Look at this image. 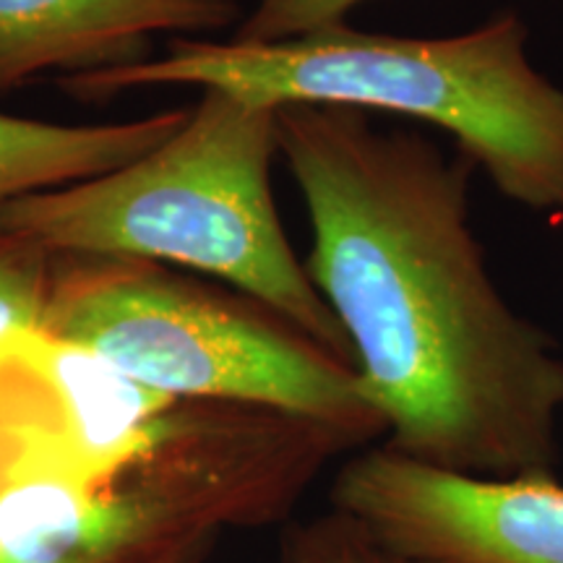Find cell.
Masks as SVG:
<instances>
[{
  "label": "cell",
  "instance_id": "cell-6",
  "mask_svg": "<svg viewBox=\"0 0 563 563\" xmlns=\"http://www.w3.org/2000/svg\"><path fill=\"white\" fill-rule=\"evenodd\" d=\"M238 16V0H0V91L131 66L157 34L220 32Z\"/></svg>",
  "mask_w": 563,
  "mask_h": 563
},
{
  "label": "cell",
  "instance_id": "cell-2",
  "mask_svg": "<svg viewBox=\"0 0 563 563\" xmlns=\"http://www.w3.org/2000/svg\"><path fill=\"white\" fill-rule=\"evenodd\" d=\"M58 84L79 102L199 87L266 108L394 112L452 133L511 201L563 211V91L530 63L517 13L433 40L361 32L344 21L274 42L173 37L157 58Z\"/></svg>",
  "mask_w": 563,
  "mask_h": 563
},
{
  "label": "cell",
  "instance_id": "cell-5",
  "mask_svg": "<svg viewBox=\"0 0 563 563\" xmlns=\"http://www.w3.org/2000/svg\"><path fill=\"white\" fill-rule=\"evenodd\" d=\"M332 509L410 559L563 563V485L555 475L470 477L376 446L342 464Z\"/></svg>",
  "mask_w": 563,
  "mask_h": 563
},
{
  "label": "cell",
  "instance_id": "cell-4",
  "mask_svg": "<svg viewBox=\"0 0 563 563\" xmlns=\"http://www.w3.org/2000/svg\"><path fill=\"white\" fill-rule=\"evenodd\" d=\"M45 332L175 402L274 407L386 435L355 365L249 295L159 264L53 256Z\"/></svg>",
  "mask_w": 563,
  "mask_h": 563
},
{
  "label": "cell",
  "instance_id": "cell-1",
  "mask_svg": "<svg viewBox=\"0 0 563 563\" xmlns=\"http://www.w3.org/2000/svg\"><path fill=\"white\" fill-rule=\"evenodd\" d=\"M277 141L311 220L302 266L347 334L384 446L456 475H553L563 355L485 266L473 162L332 104H282Z\"/></svg>",
  "mask_w": 563,
  "mask_h": 563
},
{
  "label": "cell",
  "instance_id": "cell-9",
  "mask_svg": "<svg viewBox=\"0 0 563 563\" xmlns=\"http://www.w3.org/2000/svg\"><path fill=\"white\" fill-rule=\"evenodd\" d=\"M285 563H435L394 553L355 519L332 511L290 532Z\"/></svg>",
  "mask_w": 563,
  "mask_h": 563
},
{
  "label": "cell",
  "instance_id": "cell-7",
  "mask_svg": "<svg viewBox=\"0 0 563 563\" xmlns=\"http://www.w3.org/2000/svg\"><path fill=\"white\" fill-rule=\"evenodd\" d=\"M188 108L115 123H53L0 112V207L74 186L144 157L186 123Z\"/></svg>",
  "mask_w": 563,
  "mask_h": 563
},
{
  "label": "cell",
  "instance_id": "cell-8",
  "mask_svg": "<svg viewBox=\"0 0 563 563\" xmlns=\"http://www.w3.org/2000/svg\"><path fill=\"white\" fill-rule=\"evenodd\" d=\"M53 253L0 238V355L45 329Z\"/></svg>",
  "mask_w": 563,
  "mask_h": 563
},
{
  "label": "cell",
  "instance_id": "cell-11",
  "mask_svg": "<svg viewBox=\"0 0 563 563\" xmlns=\"http://www.w3.org/2000/svg\"><path fill=\"white\" fill-rule=\"evenodd\" d=\"M211 543H214V540H188V543L165 548V551L154 553L150 559L136 563H201L207 559Z\"/></svg>",
  "mask_w": 563,
  "mask_h": 563
},
{
  "label": "cell",
  "instance_id": "cell-3",
  "mask_svg": "<svg viewBox=\"0 0 563 563\" xmlns=\"http://www.w3.org/2000/svg\"><path fill=\"white\" fill-rule=\"evenodd\" d=\"M277 157V108L203 89L186 123L144 157L3 203L0 238L53 256L136 258L209 274L352 363L347 334L282 228L272 191Z\"/></svg>",
  "mask_w": 563,
  "mask_h": 563
},
{
  "label": "cell",
  "instance_id": "cell-10",
  "mask_svg": "<svg viewBox=\"0 0 563 563\" xmlns=\"http://www.w3.org/2000/svg\"><path fill=\"white\" fill-rule=\"evenodd\" d=\"M363 0H258L232 40L274 42L340 24Z\"/></svg>",
  "mask_w": 563,
  "mask_h": 563
}]
</instances>
